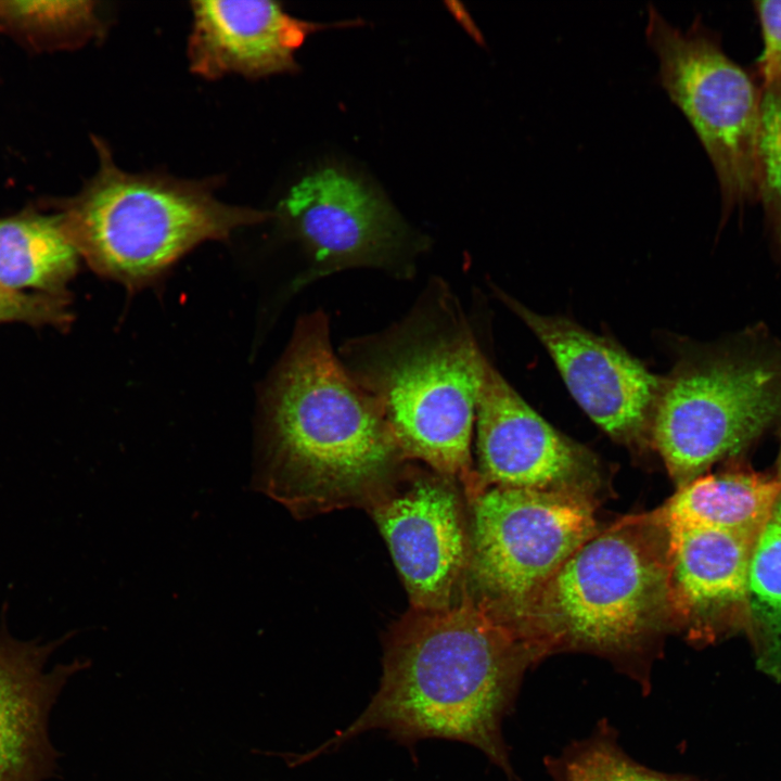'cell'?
I'll list each match as a JSON object with an SVG mask.
<instances>
[{"mask_svg": "<svg viewBox=\"0 0 781 781\" xmlns=\"http://www.w3.org/2000/svg\"><path fill=\"white\" fill-rule=\"evenodd\" d=\"M540 655L516 624L465 582L449 609L410 607L390 627L381 683L368 706L296 763L382 729L409 746L431 738L471 744L511 780L501 724L526 667Z\"/></svg>", "mask_w": 781, "mask_h": 781, "instance_id": "1", "label": "cell"}, {"mask_svg": "<svg viewBox=\"0 0 781 781\" xmlns=\"http://www.w3.org/2000/svg\"><path fill=\"white\" fill-rule=\"evenodd\" d=\"M408 463L347 372L322 310L304 316L269 385L252 486L305 518L374 501Z\"/></svg>", "mask_w": 781, "mask_h": 781, "instance_id": "2", "label": "cell"}, {"mask_svg": "<svg viewBox=\"0 0 781 781\" xmlns=\"http://www.w3.org/2000/svg\"><path fill=\"white\" fill-rule=\"evenodd\" d=\"M337 356L377 401L405 458L459 479L470 495L472 432L488 359L449 285L432 279L399 321L347 340Z\"/></svg>", "mask_w": 781, "mask_h": 781, "instance_id": "3", "label": "cell"}, {"mask_svg": "<svg viewBox=\"0 0 781 781\" xmlns=\"http://www.w3.org/2000/svg\"><path fill=\"white\" fill-rule=\"evenodd\" d=\"M98 148L100 169L62 219L78 254L103 274L139 282L199 243L268 217L225 204L199 183L128 174Z\"/></svg>", "mask_w": 781, "mask_h": 781, "instance_id": "4", "label": "cell"}, {"mask_svg": "<svg viewBox=\"0 0 781 781\" xmlns=\"http://www.w3.org/2000/svg\"><path fill=\"white\" fill-rule=\"evenodd\" d=\"M781 415V347L758 336L693 350L663 376L651 441L682 486Z\"/></svg>", "mask_w": 781, "mask_h": 781, "instance_id": "5", "label": "cell"}, {"mask_svg": "<svg viewBox=\"0 0 781 781\" xmlns=\"http://www.w3.org/2000/svg\"><path fill=\"white\" fill-rule=\"evenodd\" d=\"M668 609L667 554L642 530L616 526L577 549L515 624L542 654L560 646H632Z\"/></svg>", "mask_w": 781, "mask_h": 781, "instance_id": "6", "label": "cell"}, {"mask_svg": "<svg viewBox=\"0 0 781 781\" xmlns=\"http://www.w3.org/2000/svg\"><path fill=\"white\" fill-rule=\"evenodd\" d=\"M645 37L658 57L656 80L712 162L727 218L737 206L758 200L760 92L700 18L682 31L649 4Z\"/></svg>", "mask_w": 781, "mask_h": 781, "instance_id": "7", "label": "cell"}, {"mask_svg": "<svg viewBox=\"0 0 781 781\" xmlns=\"http://www.w3.org/2000/svg\"><path fill=\"white\" fill-rule=\"evenodd\" d=\"M469 573L511 622L587 540L596 535L590 504L564 490L488 487L470 499Z\"/></svg>", "mask_w": 781, "mask_h": 781, "instance_id": "8", "label": "cell"}, {"mask_svg": "<svg viewBox=\"0 0 781 781\" xmlns=\"http://www.w3.org/2000/svg\"><path fill=\"white\" fill-rule=\"evenodd\" d=\"M281 213L310 259L300 284L354 268L410 279L426 247L387 200L337 166L320 167L297 181Z\"/></svg>", "mask_w": 781, "mask_h": 781, "instance_id": "9", "label": "cell"}, {"mask_svg": "<svg viewBox=\"0 0 781 781\" xmlns=\"http://www.w3.org/2000/svg\"><path fill=\"white\" fill-rule=\"evenodd\" d=\"M453 481L407 463L367 508L388 546L411 609H449L466 582L470 529Z\"/></svg>", "mask_w": 781, "mask_h": 781, "instance_id": "10", "label": "cell"}, {"mask_svg": "<svg viewBox=\"0 0 781 781\" xmlns=\"http://www.w3.org/2000/svg\"><path fill=\"white\" fill-rule=\"evenodd\" d=\"M497 295L542 343L569 393L599 427L632 447L651 439L663 376L606 337L566 318L536 313L501 291Z\"/></svg>", "mask_w": 781, "mask_h": 781, "instance_id": "11", "label": "cell"}, {"mask_svg": "<svg viewBox=\"0 0 781 781\" xmlns=\"http://www.w3.org/2000/svg\"><path fill=\"white\" fill-rule=\"evenodd\" d=\"M0 614V781H49L59 772L60 752L50 735V717L69 680L90 666L88 658L49 666L73 637L53 640L15 637Z\"/></svg>", "mask_w": 781, "mask_h": 781, "instance_id": "12", "label": "cell"}, {"mask_svg": "<svg viewBox=\"0 0 781 781\" xmlns=\"http://www.w3.org/2000/svg\"><path fill=\"white\" fill-rule=\"evenodd\" d=\"M475 418L474 495L488 487L571 491L590 469L591 454L543 420L489 361Z\"/></svg>", "mask_w": 781, "mask_h": 781, "instance_id": "13", "label": "cell"}, {"mask_svg": "<svg viewBox=\"0 0 781 781\" xmlns=\"http://www.w3.org/2000/svg\"><path fill=\"white\" fill-rule=\"evenodd\" d=\"M191 5L190 68L207 79L295 71L297 49L328 26L291 16L272 1H193Z\"/></svg>", "mask_w": 781, "mask_h": 781, "instance_id": "14", "label": "cell"}, {"mask_svg": "<svg viewBox=\"0 0 781 781\" xmlns=\"http://www.w3.org/2000/svg\"><path fill=\"white\" fill-rule=\"evenodd\" d=\"M664 528L669 611L699 637L744 628L756 541L707 528Z\"/></svg>", "mask_w": 781, "mask_h": 781, "instance_id": "15", "label": "cell"}, {"mask_svg": "<svg viewBox=\"0 0 781 781\" xmlns=\"http://www.w3.org/2000/svg\"><path fill=\"white\" fill-rule=\"evenodd\" d=\"M781 496V478L733 470L680 486L657 514L664 527L721 530L756 541Z\"/></svg>", "mask_w": 781, "mask_h": 781, "instance_id": "16", "label": "cell"}, {"mask_svg": "<svg viewBox=\"0 0 781 781\" xmlns=\"http://www.w3.org/2000/svg\"><path fill=\"white\" fill-rule=\"evenodd\" d=\"M78 255L62 216L0 218V284L8 290L64 295Z\"/></svg>", "mask_w": 781, "mask_h": 781, "instance_id": "17", "label": "cell"}, {"mask_svg": "<svg viewBox=\"0 0 781 781\" xmlns=\"http://www.w3.org/2000/svg\"><path fill=\"white\" fill-rule=\"evenodd\" d=\"M744 628L758 665L781 677V496L754 545Z\"/></svg>", "mask_w": 781, "mask_h": 781, "instance_id": "18", "label": "cell"}, {"mask_svg": "<svg viewBox=\"0 0 781 781\" xmlns=\"http://www.w3.org/2000/svg\"><path fill=\"white\" fill-rule=\"evenodd\" d=\"M553 781H694L653 771L631 759L605 726L548 761Z\"/></svg>", "mask_w": 781, "mask_h": 781, "instance_id": "19", "label": "cell"}, {"mask_svg": "<svg viewBox=\"0 0 781 781\" xmlns=\"http://www.w3.org/2000/svg\"><path fill=\"white\" fill-rule=\"evenodd\" d=\"M757 159L758 200L772 249L781 261V77L763 84Z\"/></svg>", "mask_w": 781, "mask_h": 781, "instance_id": "20", "label": "cell"}, {"mask_svg": "<svg viewBox=\"0 0 781 781\" xmlns=\"http://www.w3.org/2000/svg\"><path fill=\"white\" fill-rule=\"evenodd\" d=\"M66 305L64 295L14 292L0 284V323L63 324L68 321Z\"/></svg>", "mask_w": 781, "mask_h": 781, "instance_id": "21", "label": "cell"}, {"mask_svg": "<svg viewBox=\"0 0 781 781\" xmlns=\"http://www.w3.org/2000/svg\"><path fill=\"white\" fill-rule=\"evenodd\" d=\"M0 5L1 12L24 22L76 25L94 21V3L89 1H12Z\"/></svg>", "mask_w": 781, "mask_h": 781, "instance_id": "22", "label": "cell"}, {"mask_svg": "<svg viewBox=\"0 0 781 781\" xmlns=\"http://www.w3.org/2000/svg\"><path fill=\"white\" fill-rule=\"evenodd\" d=\"M754 7L764 42L758 71L763 84H766L781 77V1H756Z\"/></svg>", "mask_w": 781, "mask_h": 781, "instance_id": "23", "label": "cell"}, {"mask_svg": "<svg viewBox=\"0 0 781 781\" xmlns=\"http://www.w3.org/2000/svg\"><path fill=\"white\" fill-rule=\"evenodd\" d=\"M777 476L781 478V447H780V452H779V457H778V473H777Z\"/></svg>", "mask_w": 781, "mask_h": 781, "instance_id": "24", "label": "cell"}]
</instances>
